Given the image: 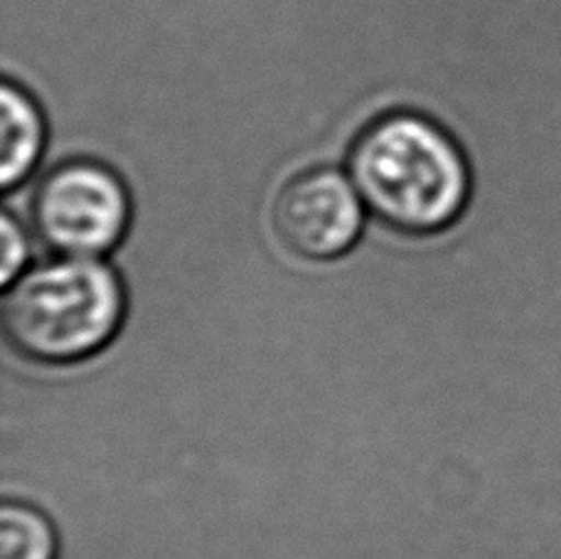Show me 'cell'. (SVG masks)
<instances>
[{"mask_svg": "<svg viewBox=\"0 0 561 559\" xmlns=\"http://www.w3.org/2000/svg\"><path fill=\"white\" fill-rule=\"evenodd\" d=\"M124 286L99 259L65 256L10 284L3 331L20 355L45 365L79 363L124 321Z\"/></svg>", "mask_w": 561, "mask_h": 559, "instance_id": "cell-2", "label": "cell"}, {"mask_svg": "<svg viewBox=\"0 0 561 559\" xmlns=\"http://www.w3.org/2000/svg\"><path fill=\"white\" fill-rule=\"evenodd\" d=\"M278 242L290 254L328 262L355 247L365 223V203L347 175L310 168L278 190L272 207Z\"/></svg>", "mask_w": 561, "mask_h": 559, "instance_id": "cell-4", "label": "cell"}, {"mask_svg": "<svg viewBox=\"0 0 561 559\" xmlns=\"http://www.w3.org/2000/svg\"><path fill=\"white\" fill-rule=\"evenodd\" d=\"M0 134H3V151H0V185L13 190L33 173L37 158L45 146V118L35 99L23 87L13 82L3 84L0 92Z\"/></svg>", "mask_w": 561, "mask_h": 559, "instance_id": "cell-5", "label": "cell"}, {"mask_svg": "<svg viewBox=\"0 0 561 559\" xmlns=\"http://www.w3.org/2000/svg\"><path fill=\"white\" fill-rule=\"evenodd\" d=\"M131 199L122 178L96 161H67L39 183L33 225L43 242L62 256L99 259L122 242Z\"/></svg>", "mask_w": 561, "mask_h": 559, "instance_id": "cell-3", "label": "cell"}, {"mask_svg": "<svg viewBox=\"0 0 561 559\" xmlns=\"http://www.w3.org/2000/svg\"><path fill=\"white\" fill-rule=\"evenodd\" d=\"M57 535L47 517L25 503L0 511V559H55Z\"/></svg>", "mask_w": 561, "mask_h": 559, "instance_id": "cell-6", "label": "cell"}, {"mask_svg": "<svg viewBox=\"0 0 561 559\" xmlns=\"http://www.w3.org/2000/svg\"><path fill=\"white\" fill-rule=\"evenodd\" d=\"M0 242H3V252H0V284L10 286L27 259V239L8 213L0 219Z\"/></svg>", "mask_w": 561, "mask_h": 559, "instance_id": "cell-7", "label": "cell"}, {"mask_svg": "<svg viewBox=\"0 0 561 559\" xmlns=\"http://www.w3.org/2000/svg\"><path fill=\"white\" fill-rule=\"evenodd\" d=\"M350 181L365 207L404 235H434L454 225L470 195L466 156L431 118L394 112L357 134Z\"/></svg>", "mask_w": 561, "mask_h": 559, "instance_id": "cell-1", "label": "cell"}]
</instances>
